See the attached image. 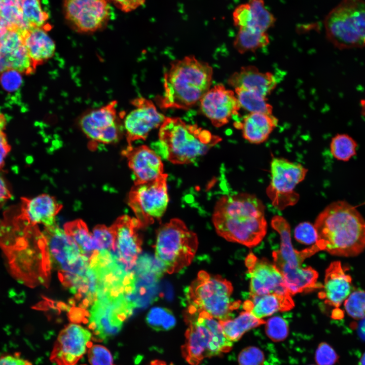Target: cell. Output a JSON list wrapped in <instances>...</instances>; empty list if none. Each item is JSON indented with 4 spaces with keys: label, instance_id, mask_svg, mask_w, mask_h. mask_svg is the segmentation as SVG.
<instances>
[{
    "label": "cell",
    "instance_id": "obj_3",
    "mask_svg": "<svg viewBox=\"0 0 365 365\" xmlns=\"http://www.w3.org/2000/svg\"><path fill=\"white\" fill-rule=\"evenodd\" d=\"M314 226L320 250L352 257L365 249V218L345 201L330 204L317 216Z\"/></svg>",
    "mask_w": 365,
    "mask_h": 365
},
{
    "label": "cell",
    "instance_id": "obj_38",
    "mask_svg": "<svg viewBox=\"0 0 365 365\" xmlns=\"http://www.w3.org/2000/svg\"><path fill=\"white\" fill-rule=\"evenodd\" d=\"M347 314L355 320L365 318V291L353 289L343 303Z\"/></svg>",
    "mask_w": 365,
    "mask_h": 365
},
{
    "label": "cell",
    "instance_id": "obj_40",
    "mask_svg": "<svg viewBox=\"0 0 365 365\" xmlns=\"http://www.w3.org/2000/svg\"><path fill=\"white\" fill-rule=\"evenodd\" d=\"M92 235L96 241L98 250H115V235L111 227L98 225L93 230Z\"/></svg>",
    "mask_w": 365,
    "mask_h": 365
},
{
    "label": "cell",
    "instance_id": "obj_19",
    "mask_svg": "<svg viewBox=\"0 0 365 365\" xmlns=\"http://www.w3.org/2000/svg\"><path fill=\"white\" fill-rule=\"evenodd\" d=\"M135 108L125 118L124 127L128 144L137 140H145L150 132L160 127L165 117L159 113L153 102L144 97L131 101Z\"/></svg>",
    "mask_w": 365,
    "mask_h": 365
},
{
    "label": "cell",
    "instance_id": "obj_15",
    "mask_svg": "<svg viewBox=\"0 0 365 365\" xmlns=\"http://www.w3.org/2000/svg\"><path fill=\"white\" fill-rule=\"evenodd\" d=\"M116 101L86 112L79 120V125L86 136L93 142L109 144L119 138L121 127Z\"/></svg>",
    "mask_w": 365,
    "mask_h": 365
},
{
    "label": "cell",
    "instance_id": "obj_24",
    "mask_svg": "<svg viewBox=\"0 0 365 365\" xmlns=\"http://www.w3.org/2000/svg\"><path fill=\"white\" fill-rule=\"evenodd\" d=\"M272 255L274 265L282 275L291 295L323 287L317 283L318 273L312 268L290 267L283 260L279 251H273Z\"/></svg>",
    "mask_w": 365,
    "mask_h": 365
},
{
    "label": "cell",
    "instance_id": "obj_32",
    "mask_svg": "<svg viewBox=\"0 0 365 365\" xmlns=\"http://www.w3.org/2000/svg\"><path fill=\"white\" fill-rule=\"evenodd\" d=\"M64 230L76 241L83 252L89 257L95 250H99L98 245L86 224L81 220L67 223Z\"/></svg>",
    "mask_w": 365,
    "mask_h": 365
},
{
    "label": "cell",
    "instance_id": "obj_28",
    "mask_svg": "<svg viewBox=\"0 0 365 365\" xmlns=\"http://www.w3.org/2000/svg\"><path fill=\"white\" fill-rule=\"evenodd\" d=\"M48 27H36L27 30L24 45L35 67L51 59L54 55L56 45L49 36Z\"/></svg>",
    "mask_w": 365,
    "mask_h": 365
},
{
    "label": "cell",
    "instance_id": "obj_52",
    "mask_svg": "<svg viewBox=\"0 0 365 365\" xmlns=\"http://www.w3.org/2000/svg\"><path fill=\"white\" fill-rule=\"evenodd\" d=\"M149 365H171V364H168L166 362H165L164 361L160 360H154L153 361H152Z\"/></svg>",
    "mask_w": 365,
    "mask_h": 365
},
{
    "label": "cell",
    "instance_id": "obj_22",
    "mask_svg": "<svg viewBox=\"0 0 365 365\" xmlns=\"http://www.w3.org/2000/svg\"><path fill=\"white\" fill-rule=\"evenodd\" d=\"M21 214L17 217L29 226L42 224L45 227L55 224V217L61 205L52 196L42 194L31 199L21 198Z\"/></svg>",
    "mask_w": 365,
    "mask_h": 365
},
{
    "label": "cell",
    "instance_id": "obj_20",
    "mask_svg": "<svg viewBox=\"0 0 365 365\" xmlns=\"http://www.w3.org/2000/svg\"><path fill=\"white\" fill-rule=\"evenodd\" d=\"M200 109L212 125L220 127L238 114L241 107L234 92L218 84L209 89L201 100Z\"/></svg>",
    "mask_w": 365,
    "mask_h": 365
},
{
    "label": "cell",
    "instance_id": "obj_27",
    "mask_svg": "<svg viewBox=\"0 0 365 365\" xmlns=\"http://www.w3.org/2000/svg\"><path fill=\"white\" fill-rule=\"evenodd\" d=\"M271 226L280 235V249L278 250L283 260L290 267H301L305 259L319 251L316 246L302 251L294 249L291 242L289 225L283 217L279 215L273 216L271 220Z\"/></svg>",
    "mask_w": 365,
    "mask_h": 365
},
{
    "label": "cell",
    "instance_id": "obj_39",
    "mask_svg": "<svg viewBox=\"0 0 365 365\" xmlns=\"http://www.w3.org/2000/svg\"><path fill=\"white\" fill-rule=\"evenodd\" d=\"M266 333L275 342L284 340L288 333V324L282 317L276 316L269 319L266 324Z\"/></svg>",
    "mask_w": 365,
    "mask_h": 365
},
{
    "label": "cell",
    "instance_id": "obj_10",
    "mask_svg": "<svg viewBox=\"0 0 365 365\" xmlns=\"http://www.w3.org/2000/svg\"><path fill=\"white\" fill-rule=\"evenodd\" d=\"M325 35L340 50L365 47V0H341L325 16Z\"/></svg>",
    "mask_w": 365,
    "mask_h": 365
},
{
    "label": "cell",
    "instance_id": "obj_42",
    "mask_svg": "<svg viewBox=\"0 0 365 365\" xmlns=\"http://www.w3.org/2000/svg\"><path fill=\"white\" fill-rule=\"evenodd\" d=\"M296 239L301 243L317 245V234L314 225L309 222L299 224L294 232Z\"/></svg>",
    "mask_w": 365,
    "mask_h": 365
},
{
    "label": "cell",
    "instance_id": "obj_25",
    "mask_svg": "<svg viewBox=\"0 0 365 365\" xmlns=\"http://www.w3.org/2000/svg\"><path fill=\"white\" fill-rule=\"evenodd\" d=\"M228 83L234 88L253 90L266 97L277 85L275 77L271 72L261 71L253 65L241 67L231 76Z\"/></svg>",
    "mask_w": 365,
    "mask_h": 365
},
{
    "label": "cell",
    "instance_id": "obj_30",
    "mask_svg": "<svg viewBox=\"0 0 365 365\" xmlns=\"http://www.w3.org/2000/svg\"><path fill=\"white\" fill-rule=\"evenodd\" d=\"M218 321L226 337L232 342L239 340L249 330L266 323L263 319L246 311L241 312L234 319Z\"/></svg>",
    "mask_w": 365,
    "mask_h": 365
},
{
    "label": "cell",
    "instance_id": "obj_29",
    "mask_svg": "<svg viewBox=\"0 0 365 365\" xmlns=\"http://www.w3.org/2000/svg\"><path fill=\"white\" fill-rule=\"evenodd\" d=\"M291 296L271 294L260 296H251L243 304L245 311L254 316L262 319L277 311H288L294 306Z\"/></svg>",
    "mask_w": 365,
    "mask_h": 365
},
{
    "label": "cell",
    "instance_id": "obj_33",
    "mask_svg": "<svg viewBox=\"0 0 365 365\" xmlns=\"http://www.w3.org/2000/svg\"><path fill=\"white\" fill-rule=\"evenodd\" d=\"M235 92L240 106L250 113L272 114V106L266 96L243 88H236Z\"/></svg>",
    "mask_w": 365,
    "mask_h": 365
},
{
    "label": "cell",
    "instance_id": "obj_43",
    "mask_svg": "<svg viewBox=\"0 0 365 365\" xmlns=\"http://www.w3.org/2000/svg\"><path fill=\"white\" fill-rule=\"evenodd\" d=\"M339 356L334 349L325 342L320 343L315 353V360L318 365H334Z\"/></svg>",
    "mask_w": 365,
    "mask_h": 365
},
{
    "label": "cell",
    "instance_id": "obj_51",
    "mask_svg": "<svg viewBox=\"0 0 365 365\" xmlns=\"http://www.w3.org/2000/svg\"><path fill=\"white\" fill-rule=\"evenodd\" d=\"M6 124V119L5 116L0 113V130H2Z\"/></svg>",
    "mask_w": 365,
    "mask_h": 365
},
{
    "label": "cell",
    "instance_id": "obj_36",
    "mask_svg": "<svg viewBox=\"0 0 365 365\" xmlns=\"http://www.w3.org/2000/svg\"><path fill=\"white\" fill-rule=\"evenodd\" d=\"M357 144L350 136L346 134H337L333 137L330 150L336 159L348 161L356 154Z\"/></svg>",
    "mask_w": 365,
    "mask_h": 365
},
{
    "label": "cell",
    "instance_id": "obj_8",
    "mask_svg": "<svg viewBox=\"0 0 365 365\" xmlns=\"http://www.w3.org/2000/svg\"><path fill=\"white\" fill-rule=\"evenodd\" d=\"M198 245L197 236L184 222L172 218L157 232L155 259L164 272H179L192 262Z\"/></svg>",
    "mask_w": 365,
    "mask_h": 365
},
{
    "label": "cell",
    "instance_id": "obj_12",
    "mask_svg": "<svg viewBox=\"0 0 365 365\" xmlns=\"http://www.w3.org/2000/svg\"><path fill=\"white\" fill-rule=\"evenodd\" d=\"M167 174L144 184L134 185L129 195V204L141 227L160 220L169 202Z\"/></svg>",
    "mask_w": 365,
    "mask_h": 365
},
{
    "label": "cell",
    "instance_id": "obj_46",
    "mask_svg": "<svg viewBox=\"0 0 365 365\" xmlns=\"http://www.w3.org/2000/svg\"><path fill=\"white\" fill-rule=\"evenodd\" d=\"M0 365H32L29 360L21 357L20 353L4 354L0 356Z\"/></svg>",
    "mask_w": 365,
    "mask_h": 365
},
{
    "label": "cell",
    "instance_id": "obj_47",
    "mask_svg": "<svg viewBox=\"0 0 365 365\" xmlns=\"http://www.w3.org/2000/svg\"><path fill=\"white\" fill-rule=\"evenodd\" d=\"M124 12L133 11L143 5L145 0H108Z\"/></svg>",
    "mask_w": 365,
    "mask_h": 365
},
{
    "label": "cell",
    "instance_id": "obj_26",
    "mask_svg": "<svg viewBox=\"0 0 365 365\" xmlns=\"http://www.w3.org/2000/svg\"><path fill=\"white\" fill-rule=\"evenodd\" d=\"M277 124V119L272 114L250 113L241 121H236L234 125L241 130L243 137L247 141L260 144L268 138Z\"/></svg>",
    "mask_w": 365,
    "mask_h": 365
},
{
    "label": "cell",
    "instance_id": "obj_17",
    "mask_svg": "<svg viewBox=\"0 0 365 365\" xmlns=\"http://www.w3.org/2000/svg\"><path fill=\"white\" fill-rule=\"evenodd\" d=\"M245 265L250 279V297L271 294L291 296L274 264L265 259H259L250 253L245 259Z\"/></svg>",
    "mask_w": 365,
    "mask_h": 365
},
{
    "label": "cell",
    "instance_id": "obj_35",
    "mask_svg": "<svg viewBox=\"0 0 365 365\" xmlns=\"http://www.w3.org/2000/svg\"><path fill=\"white\" fill-rule=\"evenodd\" d=\"M21 8L24 19L31 29L47 27L49 16L43 9L40 0H21Z\"/></svg>",
    "mask_w": 365,
    "mask_h": 365
},
{
    "label": "cell",
    "instance_id": "obj_54",
    "mask_svg": "<svg viewBox=\"0 0 365 365\" xmlns=\"http://www.w3.org/2000/svg\"><path fill=\"white\" fill-rule=\"evenodd\" d=\"M360 364L365 365V352L362 354L360 359Z\"/></svg>",
    "mask_w": 365,
    "mask_h": 365
},
{
    "label": "cell",
    "instance_id": "obj_49",
    "mask_svg": "<svg viewBox=\"0 0 365 365\" xmlns=\"http://www.w3.org/2000/svg\"><path fill=\"white\" fill-rule=\"evenodd\" d=\"M11 197V194L5 180L0 175V203L4 202Z\"/></svg>",
    "mask_w": 365,
    "mask_h": 365
},
{
    "label": "cell",
    "instance_id": "obj_31",
    "mask_svg": "<svg viewBox=\"0 0 365 365\" xmlns=\"http://www.w3.org/2000/svg\"><path fill=\"white\" fill-rule=\"evenodd\" d=\"M234 41V47L240 53L254 52L267 46L270 43L267 32L249 28L238 29Z\"/></svg>",
    "mask_w": 365,
    "mask_h": 365
},
{
    "label": "cell",
    "instance_id": "obj_6",
    "mask_svg": "<svg viewBox=\"0 0 365 365\" xmlns=\"http://www.w3.org/2000/svg\"><path fill=\"white\" fill-rule=\"evenodd\" d=\"M185 320L188 327L182 356L191 365H198L207 358L229 352L233 342L225 336L218 320L204 311L187 308Z\"/></svg>",
    "mask_w": 365,
    "mask_h": 365
},
{
    "label": "cell",
    "instance_id": "obj_2",
    "mask_svg": "<svg viewBox=\"0 0 365 365\" xmlns=\"http://www.w3.org/2000/svg\"><path fill=\"white\" fill-rule=\"evenodd\" d=\"M212 220L220 236L250 248L257 245L267 232L264 205L248 193L222 196L215 204Z\"/></svg>",
    "mask_w": 365,
    "mask_h": 365
},
{
    "label": "cell",
    "instance_id": "obj_53",
    "mask_svg": "<svg viewBox=\"0 0 365 365\" xmlns=\"http://www.w3.org/2000/svg\"><path fill=\"white\" fill-rule=\"evenodd\" d=\"M361 107V114L365 117V99H361L360 101Z\"/></svg>",
    "mask_w": 365,
    "mask_h": 365
},
{
    "label": "cell",
    "instance_id": "obj_48",
    "mask_svg": "<svg viewBox=\"0 0 365 365\" xmlns=\"http://www.w3.org/2000/svg\"><path fill=\"white\" fill-rule=\"evenodd\" d=\"M11 150L5 134L0 130V170L3 167L5 159Z\"/></svg>",
    "mask_w": 365,
    "mask_h": 365
},
{
    "label": "cell",
    "instance_id": "obj_1",
    "mask_svg": "<svg viewBox=\"0 0 365 365\" xmlns=\"http://www.w3.org/2000/svg\"><path fill=\"white\" fill-rule=\"evenodd\" d=\"M0 247L19 282L33 287L49 283L52 268L46 240L36 226L0 221Z\"/></svg>",
    "mask_w": 365,
    "mask_h": 365
},
{
    "label": "cell",
    "instance_id": "obj_7",
    "mask_svg": "<svg viewBox=\"0 0 365 365\" xmlns=\"http://www.w3.org/2000/svg\"><path fill=\"white\" fill-rule=\"evenodd\" d=\"M48 246L51 266L58 270L59 279L69 290L81 286L90 272V259L64 230L54 225L42 232Z\"/></svg>",
    "mask_w": 365,
    "mask_h": 365
},
{
    "label": "cell",
    "instance_id": "obj_18",
    "mask_svg": "<svg viewBox=\"0 0 365 365\" xmlns=\"http://www.w3.org/2000/svg\"><path fill=\"white\" fill-rule=\"evenodd\" d=\"M141 225L136 217L123 215L111 226L115 235L114 253L128 271H132L141 251V240L137 230Z\"/></svg>",
    "mask_w": 365,
    "mask_h": 365
},
{
    "label": "cell",
    "instance_id": "obj_11",
    "mask_svg": "<svg viewBox=\"0 0 365 365\" xmlns=\"http://www.w3.org/2000/svg\"><path fill=\"white\" fill-rule=\"evenodd\" d=\"M134 309L124 294L97 296L89 310L87 320L94 339L103 342L115 336Z\"/></svg>",
    "mask_w": 365,
    "mask_h": 365
},
{
    "label": "cell",
    "instance_id": "obj_45",
    "mask_svg": "<svg viewBox=\"0 0 365 365\" xmlns=\"http://www.w3.org/2000/svg\"><path fill=\"white\" fill-rule=\"evenodd\" d=\"M0 82L5 90L15 91L20 87L22 83L20 72L13 69L6 70L1 74Z\"/></svg>",
    "mask_w": 365,
    "mask_h": 365
},
{
    "label": "cell",
    "instance_id": "obj_5",
    "mask_svg": "<svg viewBox=\"0 0 365 365\" xmlns=\"http://www.w3.org/2000/svg\"><path fill=\"white\" fill-rule=\"evenodd\" d=\"M155 152L174 164L195 163L222 140L220 136L178 117H166L160 126Z\"/></svg>",
    "mask_w": 365,
    "mask_h": 365
},
{
    "label": "cell",
    "instance_id": "obj_44",
    "mask_svg": "<svg viewBox=\"0 0 365 365\" xmlns=\"http://www.w3.org/2000/svg\"><path fill=\"white\" fill-rule=\"evenodd\" d=\"M264 361L263 352L254 347L243 349L238 356L239 365H263Z\"/></svg>",
    "mask_w": 365,
    "mask_h": 365
},
{
    "label": "cell",
    "instance_id": "obj_41",
    "mask_svg": "<svg viewBox=\"0 0 365 365\" xmlns=\"http://www.w3.org/2000/svg\"><path fill=\"white\" fill-rule=\"evenodd\" d=\"M91 365H113V359L110 351L100 345H91L87 351Z\"/></svg>",
    "mask_w": 365,
    "mask_h": 365
},
{
    "label": "cell",
    "instance_id": "obj_16",
    "mask_svg": "<svg viewBox=\"0 0 365 365\" xmlns=\"http://www.w3.org/2000/svg\"><path fill=\"white\" fill-rule=\"evenodd\" d=\"M91 333L82 326L70 323L59 334L50 360L57 365H75L92 345Z\"/></svg>",
    "mask_w": 365,
    "mask_h": 365
},
{
    "label": "cell",
    "instance_id": "obj_34",
    "mask_svg": "<svg viewBox=\"0 0 365 365\" xmlns=\"http://www.w3.org/2000/svg\"><path fill=\"white\" fill-rule=\"evenodd\" d=\"M250 19L246 28L267 32L276 22L274 16L266 8L264 0H248Z\"/></svg>",
    "mask_w": 365,
    "mask_h": 365
},
{
    "label": "cell",
    "instance_id": "obj_14",
    "mask_svg": "<svg viewBox=\"0 0 365 365\" xmlns=\"http://www.w3.org/2000/svg\"><path fill=\"white\" fill-rule=\"evenodd\" d=\"M65 20L76 31L94 32L103 28L111 16L108 0H64Z\"/></svg>",
    "mask_w": 365,
    "mask_h": 365
},
{
    "label": "cell",
    "instance_id": "obj_9",
    "mask_svg": "<svg viewBox=\"0 0 365 365\" xmlns=\"http://www.w3.org/2000/svg\"><path fill=\"white\" fill-rule=\"evenodd\" d=\"M231 283L220 275L200 271L188 288V308L204 311L218 320L231 319L240 301L232 302Z\"/></svg>",
    "mask_w": 365,
    "mask_h": 365
},
{
    "label": "cell",
    "instance_id": "obj_50",
    "mask_svg": "<svg viewBox=\"0 0 365 365\" xmlns=\"http://www.w3.org/2000/svg\"><path fill=\"white\" fill-rule=\"evenodd\" d=\"M360 320L361 321L359 323L358 334L360 338L365 341V318Z\"/></svg>",
    "mask_w": 365,
    "mask_h": 365
},
{
    "label": "cell",
    "instance_id": "obj_23",
    "mask_svg": "<svg viewBox=\"0 0 365 365\" xmlns=\"http://www.w3.org/2000/svg\"><path fill=\"white\" fill-rule=\"evenodd\" d=\"M353 289L350 275L340 261H334L325 270L323 291L319 294V297L338 309Z\"/></svg>",
    "mask_w": 365,
    "mask_h": 365
},
{
    "label": "cell",
    "instance_id": "obj_21",
    "mask_svg": "<svg viewBox=\"0 0 365 365\" xmlns=\"http://www.w3.org/2000/svg\"><path fill=\"white\" fill-rule=\"evenodd\" d=\"M123 155L127 158L134 185L149 182L164 173L161 157L147 145L128 146Z\"/></svg>",
    "mask_w": 365,
    "mask_h": 365
},
{
    "label": "cell",
    "instance_id": "obj_37",
    "mask_svg": "<svg viewBox=\"0 0 365 365\" xmlns=\"http://www.w3.org/2000/svg\"><path fill=\"white\" fill-rule=\"evenodd\" d=\"M146 322L155 331H166L174 327L176 319L172 312L168 309L155 307L148 313Z\"/></svg>",
    "mask_w": 365,
    "mask_h": 365
},
{
    "label": "cell",
    "instance_id": "obj_4",
    "mask_svg": "<svg viewBox=\"0 0 365 365\" xmlns=\"http://www.w3.org/2000/svg\"><path fill=\"white\" fill-rule=\"evenodd\" d=\"M213 70L192 55L171 63L164 76V92L156 97L163 109L187 110L200 101L210 89Z\"/></svg>",
    "mask_w": 365,
    "mask_h": 365
},
{
    "label": "cell",
    "instance_id": "obj_13",
    "mask_svg": "<svg viewBox=\"0 0 365 365\" xmlns=\"http://www.w3.org/2000/svg\"><path fill=\"white\" fill-rule=\"evenodd\" d=\"M271 181L267 194L273 204L279 209L295 204L299 195L294 192L308 171L301 164L281 158L272 159L270 165Z\"/></svg>",
    "mask_w": 365,
    "mask_h": 365
}]
</instances>
